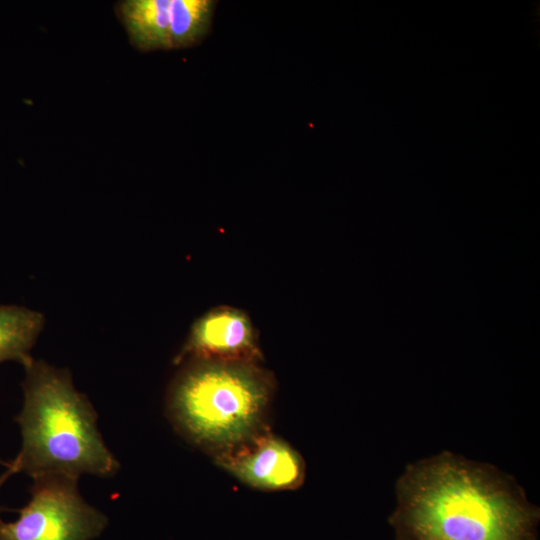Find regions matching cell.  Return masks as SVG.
I'll list each match as a JSON object with an SVG mask.
<instances>
[{
  "mask_svg": "<svg viewBox=\"0 0 540 540\" xmlns=\"http://www.w3.org/2000/svg\"><path fill=\"white\" fill-rule=\"evenodd\" d=\"M167 412L177 432L213 458L268 428L274 379L257 361L188 359Z\"/></svg>",
  "mask_w": 540,
  "mask_h": 540,
  "instance_id": "obj_3",
  "label": "cell"
},
{
  "mask_svg": "<svg viewBox=\"0 0 540 540\" xmlns=\"http://www.w3.org/2000/svg\"><path fill=\"white\" fill-rule=\"evenodd\" d=\"M45 323L42 313L15 305H0V363L15 360L22 365Z\"/></svg>",
  "mask_w": 540,
  "mask_h": 540,
  "instance_id": "obj_8",
  "label": "cell"
},
{
  "mask_svg": "<svg viewBox=\"0 0 540 540\" xmlns=\"http://www.w3.org/2000/svg\"><path fill=\"white\" fill-rule=\"evenodd\" d=\"M188 359L259 362L257 335L247 314L221 306L198 318L175 362Z\"/></svg>",
  "mask_w": 540,
  "mask_h": 540,
  "instance_id": "obj_6",
  "label": "cell"
},
{
  "mask_svg": "<svg viewBox=\"0 0 540 540\" xmlns=\"http://www.w3.org/2000/svg\"><path fill=\"white\" fill-rule=\"evenodd\" d=\"M31 498L13 522L0 519V540H93L108 518L81 496L77 479L33 480Z\"/></svg>",
  "mask_w": 540,
  "mask_h": 540,
  "instance_id": "obj_4",
  "label": "cell"
},
{
  "mask_svg": "<svg viewBox=\"0 0 540 540\" xmlns=\"http://www.w3.org/2000/svg\"><path fill=\"white\" fill-rule=\"evenodd\" d=\"M391 517L401 540H536L539 511L515 480L448 451L407 467Z\"/></svg>",
  "mask_w": 540,
  "mask_h": 540,
  "instance_id": "obj_1",
  "label": "cell"
},
{
  "mask_svg": "<svg viewBox=\"0 0 540 540\" xmlns=\"http://www.w3.org/2000/svg\"><path fill=\"white\" fill-rule=\"evenodd\" d=\"M216 1L170 0V49L187 48L201 41L207 34Z\"/></svg>",
  "mask_w": 540,
  "mask_h": 540,
  "instance_id": "obj_9",
  "label": "cell"
},
{
  "mask_svg": "<svg viewBox=\"0 0 540 540\" xmlns=\"http://www.w3.org/2000/svg\"><path fill=\"white\" fill-rule=\"evenodd\" d=\"M23 407L17 416L22 444L11 461L33 480L82 474L113 477L120 464L97 427V413L73 385L67 369L30 358L24 364Z\"/></svg>",
  "mask_w": 540,
  "mask_h": 540,
  "instance_id": "obj_2",
  "label": "cell"
},
{
  "mask_svg": "<svg viewBox=\"0 0 540 540\" xmlns=\"http://www.w3.org/2000/svg\"><path fill=\"white\" fill-rule=\"evenodd\" d=\"M5 466H6V470L2 474H0V488L3 486V484L7 481V479L11 475L17 473L15 468L11 464L5 463Z\"/></svg>",
  "mask_w": 540,
  "mask_h": 540,
  "instance_id": "obj_10",
  "label": "cell"
},
{
  "mask_svg": "<svg viewBox=\"0 0 540 540\" xmlns=\"http://www.w3.org/2000/svg\"><path fill=\"white\" fill-rule=\"evenodd\" d=\"M213 460L239 481L258 490H295L305 480V462L300 453L269 428Z\"/></svg>",
  "mask_w": 540,
  "mask_h": 540,
  "instance_id": "obj_5",
  "label": "cell"
},
{
  "mask_svg": "<svg viewBox=\"0 0 540 540\" xmlns=\"http://www.w3.org/2000/svg\"><path fill=\"white\" fill-rule=\"evenodd\" d=\"M170 0H122L115 11L130 43L142 52L170 49Z\"/></svg>",
  "mask_w": 540,
  "mask_h": 540,
  "instance_id": "obj_7",
  "label": "cell"
}]
</instances>
